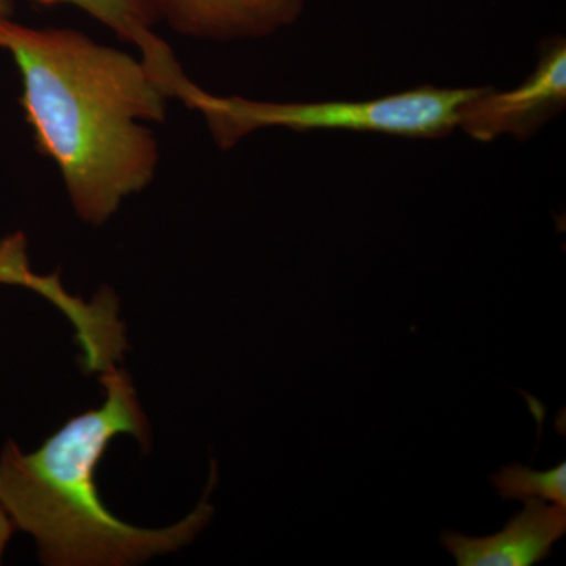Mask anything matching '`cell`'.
Masks as SVG:
<instances>
[{"mask_svg": "<svg viewBox=\"0 0 566 566\" xmlns=\"http://www.w3.org/2000/svg\"><path fill=\"white\" fill-rule=\"evenodd\" d=\"M20 70L22 109L39 150L61 170L74 210L103 223L153 180L167 93L144 62L73 29L0 25Z\"/></svg>", "mask_w": 566, "mask_h": 566, "instance_id": "6da1fadb", "label": "cell"}, {"mask_svg": "<svg viewBox=\"0 0 566 566\" xmlns=\"http://www.w3.org/2000/svg\"><path fill=\"white\" fill-rule=\"evenodd\" d=\"M102 382V408L73 417L35 452L22 453L9 441L0 455V506L14 527L35 536L46 565L137 564L188 545L212 515L203 499L181 523L148 531L104 506L96 465L115 436L133 434L147 444L148 423L125 370L111 367Z\"/></svg>", "mask_w": 566, "mask_h": 566, "instance_id": "7a4b0ae2", "label": "cell"}, {"mask_svg": "<svg viewBox=\"0 0 566 566\" xmlns=\"http://www.w3.org/2000/svg\"><path fill=\"white\" fill-rule=\"evenodd\" d=\"M475 92L476 88L424 85L367 102L260 103L238 96L210 95L185 77L175 98L202 112L216 142L229 148L263 128L345 129L439 139L457 128L458 111Z\"/></svg>", "mask_w": 566, "mask_h": 566, "instance_id": "3957f363", "label": "cell"}, {"mask_svg": "<svg viewBox=\"0 0 566 566\" xmlns=\"http://www.w3.org/2000/svg\"><path fill=\"white\" fill-rule=\"evenodd\" d=\"M566 104V44L564 39L546 43L538 66L512 92L476 88L458 111V128L480 142L513 134L526 140Z\"/></svg>", "mask_w": 566, "mask_h": 566, "instance_id": "277c9868", "label": "cell"}, {"mask_svg": "<svg viewBox=\"0 0 566 566\" xmlns=\"http://www.w3.org/2000/svg\"><path fill=\"white\" fill-rule=\"evenodd\" d=\"M0 283L33 290L69 316L77 333L85 371L103 374L120 359L126 349L125 326L118 322V304L114 294L99 293L92 304H87L63 290L59 274L33 273L28 241L22 233L9 234L0 241Z\"/></svg>", "mask_w": 566, "mask_h": 566, "instance_id": "5b68a950", "label": "cell"}, {"mask_svg": "<svg viewBox=\"0 0 566 566\" xmlns=\"http://www.w3.org/2000/svg\"><path fill=\"white\" fill-rule=\"evenodd\" d=\"M524 510L504 531L490 536H468L444 531L442 546L458 566H531L551 554L566 532V506L527 499Z\"/></svg>", "mask_w": 566, "mask_h": 566, "instance_id": "8992f818", "label": "cell"}, {"mask_svg": "<svg viewBox=\"0 0 566 566\" xmlns=\"http://www.w3.org/2000/svg\"><path fill=\"white\" fill-rule=\"evenodd\" d=\"M161 20L185 35L259 39L293 24L304 0H156Z\"/></svg>", "mask_w": 566, "mask_h": 566, "instance_id": "52a82bcc", "label": "cell"}, {"mask_svg": "<svg viewBox=\"0 0 566 566\" xmlns=\"http://www.w3.org/2000/svg\"><path fill=\"white\" fill-rule=\"evenodd\" d=\"M39 2L46 6L65 3L84 11L123 40L136 44L142 52V62L153 73H161L177 62L170 48L153 32L156 22L161 21L156 0H39Z\"/></svg>", "mask_w": 566, "mask_h": 566, "instance_id": "ba28073f", "label": "cell"}, {"mask_svg": "<svg viewBox=\"0 0 566 566\" xmlns=\"http://www.w3.org/2000/svg\"><path fill=\"white\" fill-rule=\"evenodd\" d=\"M491 483L504 501L542 499L551 504L566 506L565 461L547 471H534L523 464L505 465L491 475Z\"/></svg>", "mask_w": 566, "mask_h": 566, "instance_id": "9c48e42d", "label": "cell"}, {"mask_svg": "<svg viewBox=\"0 0 566 566\" xmlns=\"http://www.w3.org/2000/svg\"><path fill=\"white\" fill-rule=\"evenodd\" d=\"M14 528L17 527L11 523L9 515H7L2 506H0V564H2L3 553H6V547L9 545Z\"/></svg>", "mask_w": 566, "mask_h": 566, "instance_id": "30bf717a", "label": "cell"}, {"mask_svg": "<svg viewBox=\"0 0 566 566\" xmlns=\"http://www.w3.org/2000/svg\"><path fill=\"white\" fill-rule=\"evenodd\" d=\"M13 0H0V25H2L6 21L13 20Z\"/></svg>", "mask_w": 566, "mask_h": 566, "instance_id": "8fae6325", "label": "cell"}]
</instances>
